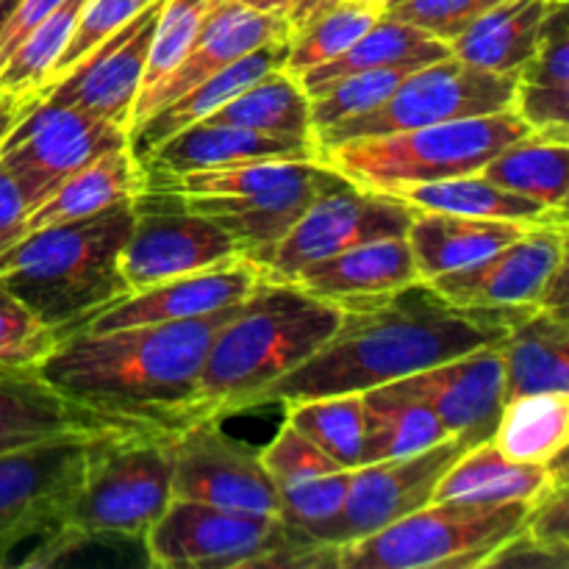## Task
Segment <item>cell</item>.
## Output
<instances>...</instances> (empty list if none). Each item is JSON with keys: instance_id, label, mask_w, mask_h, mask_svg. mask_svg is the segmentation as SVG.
<instances>
[{"instance_id": "1", "label": "cell", "mask_w": 569, "mask_h": 569, "mask_svg": "<svg viewBox=\"0 0 569 569\" xmlns=\"http://www.w3.org/2000/svg\"><path fill=\"white\" fill-rule=\"evenodd\" d=\"M522 306H456L428 281L342 309L317 353L261 392L259 406L387 387L470 350L500 345Z\"/></svg>"}, {"instance_id": "2", "label": "cell", "mask_w": 569, "mask_h": 569, "mask_svg": "<svg viewBox=\"0 0 569 569\" xmlns=\"http://www.w3.org/2000/svg\"><path fill=\"white\" fill-rule=\"evenodd\" d=\"M242 303L176 322L76 331L37 367L72 403L126 426L176 433L206 420L198 383L211 339Z\"/></svg>"}, {"instance_id": "3", "label": "cell", "mask_w": 569, "mask_h": 569, "mask_svg": "<svg viewBox=\"0 0 569 569\" xmlns=\"http://www.w3.org/2000/svg\"><path fill=\"white\" fill-rule=\"evenodd\" d=\"M339 320L342 309L331 300L261 278L209 345L198 383L206 420L259 406L261 392L317 353Z\"/></svg>"}, {"instance_id": "4", "label": "cell", "mask_w": 569, "mask_h": 569, "mask_svg": "<svg viewBox=\"0 0 569 569\" xmlns=\"http://www.w3.org/2000/svg\"><path fill=\"white\" fill-rule=\"evenodd\" d=\"M133 226V200L81 220L28 231L0 253V287L28 306L59 339L87 326L100 309L131 295L120 250Z\"/></svg>"}, {"instance_id": "5", "label": "cell", "mask_w": 569, "mask_h": 569, "mask_svg": "<svg viewBox=\"0 0 569 569\" xmlns=\"http://www.w3.org/2000/svg\"><path fill=\"white\" fill-rule=\"evenodd\" d=\"M172 433L114 428L87 439V461L59 533L22 567L59 565L92 539H139L172 500Z\"/></svg>"}, {"instance_id": "6", "label": "cell", "mask_w": 569, "mask_h": 569, "mask_svg": "<svg viewBox=\"0 0 569 569\" xmlns=\"http://www.w3.org/2000/svg\"><path fill=\"white\" fill-rule=\"evenodd\" d=\"M528 131L533 128L506 109L415 131L348 139L320 148V161L353 187L395 194L415 183L472 176Z\"/></svg>"}, {"instance_id": "7", "label": "cell", "mask_w": 569, "mask_h": 569, "mask_svg": "<svg viewBox=\"0 0 569 569\" xmlns=\"http://www.w3.org/2000/svg\"><path fill=\"white\" fill-rule=\"evenodd\" d=\"M522 500H442L333 553L337 569H481L526 528Z\"/></svg>"}, {"instance_id": "8", "label": "cell", "mask_w": 569, "mask_h": 569, "mask_svg": "<svg viewBox=\"0 0 569 569\" xmlns=\"http://www.w3.org/2000/svg\"><path fill=\"white\" fill-rule=\"evenodd\" d=\"M148 565L159 569H300V553L278 515L170 500L144 533Z\"/></svg>"}, {"instance_id": "9", "label": "cell", "mask_w": 569, "mask_h": 569, "mask_svg": "<svg viewBox=\"0 0 569 569\" xmlns=\"http://www.w3.org/2000/svg\"><path fill=\"white\" fill-rule=\"evenodd\" d=\"M517 76L478 70L456 56L422 64L398 83L392 94L370 114L339 122L315 133L317 150L361 137L415 131L437 122L483 117L511 109Z\"/></svg>"}, {"instance_id": "10", "label": "cell", "mask_w": 569, "mask_h": 569, "mask_svg": "<svg viewBox=\"0 0 569 569\" xmlns=\"http://www.w3.org/2000/svg\"><path fill=\"white\" fill-rule=\"evenodd\" d=\"M89 437L72 433L0 453V567H9L22 545H37L33 556L59 533L81 483Z\"/></svg>"}, {"instance_id": "11", "label": "cell", "mask_w": 569, "mask_h": 569, "mask_svg": "<svg viewBox=\"0 0 569 569\" xmlns=\"http://www.w3.org/2000/svg\"><path fill=\"white\" fill-rule=\"evenodd\" d=\"M415 211V206L395 194L370 192L345 181L322 192L281 242L248 261L267 281H292L303 267L356 244L406 237Z\"/></svg>"}, {"instance_id": "12", "label": "cell", "mask_w": 569, "mask_h": 569, "mask_svg": "<svg viewBox=\"0 0 569 569\" xmlns=\"http://www.w3.org/2000/svg\"><path fill=\"white\" fill-rule=\"evenodd\" d=\"M239 256V244L214 220L189 209L181 194L148 187L133 198V226L120 250L131 292Z\"/></svg>"}, {"instance_id": "13", "label": "cell", "mask_w": 569, "mask_h": 569, "mask_svg": "<svg viewBox=\"0 0 569 569\" xmlns=\"http://www.w3.org/2000/svg\"><path fill=\"white\" fill-rule=\"evenodd\" d=\"M122 144H128V131L114 122L26 100L22 114L0 139V164L20 181L33 209L64 178Z\"/></svg>"}, {"instance_id": "14", "label": "cell", "mask_w": 569, "mask_h": 569, "mask_svg": "<svg viewBox=\"0 0 569 569\" xmlns=\"http://www.w3.org/2000/svg\"><path fill=\"white\" fill-rule=\"evenodd\" d=\"M467 448L470 445L465 439L450 437L422 453L372 461L353 470L342 509L317 533V548L326 550L331 567L337 548L370 537L431 503L439 478Z\"/></svg>"}, {"instance_id": "15", "label": "cell", "mask_w": 569, "mask_h": 569, "mask_svg": "<svg viewBox=\"0 0 569 569\" xmlns=\"http://www.w3.org/2000/svg\"><path fill=\"white\" fill-rule=\"evenodd\" d=\"M161 6L164 0H150L120 31L81 56L70 70L42 83L28 100L83 111L128 131Z\"/></svg>"}, {"instance_id": "16", "label": "cell", "mask_w": 569, "mask_h": 569, "mask_svg": "<svg viewBox=\"0 0 569 569\" xmlns=\"http://www.w3.org/2000/svg\"><path fill=\"white\" fill-rule=\"evenodd\" d=\"M220 420H198L170 437L172 500L278 515V483L259 453L222 433Z\"/></svg>"}, {"instance_id": "17", "label": "cell", "mask_w": 569, "mask_h": 569, "mask_svg": "<svg viewBox=\"0 0 569 569\" xmlns=\"http://www.w3.org/2000/svg\"><path fill=\"white\" fill-rule=\"evenodd\" d=\"M567 267V222L531 226L487 259L445 272L431 283L442 298L472 309L539 306Z\"/></svg>"}, {"instance_id": "18", "label": "cell", "mask_w": 569, "mask_h": 569, "mask_svg": "<svg viewBox=\"0 0 569 569\" xmlns=\"http://www.w3.org/2000/svg\"><path fill=\"white\" fill-rule=\"evenodd\" d=\"M437 415L448 437L489 442L506 406V367L498 345L470 350L437 367L389 383Z\"/></svg>"}, {"instance_id": "19", "label": "cell", "mask_w": 569, "mask_h": 569, "mask_svg": "<svg viewBox=\"0 0 569 569\" xmlns=\"http://www.w3.org/2000/svg\"><path fill=\"white\" fill-rule=\"evenodd\" d=\"M278 39H292V26L283 14L250 9V6L237 3V0H211L189 53L156 87V92L133 111L131 128L139 126L153 109L181 98L194 83L206 81L214 72L231 67L242 56L259 50L261 44L278 42Z\"/></svg>"}, {"instance_id": "20", "label": "cell", "mask_w": 569, "mask_h": 569, "mask_svg": "<svg viewBox=\"0 0 569 569\" xmlns=\"http://www.w3.org/2000/svg\"><path fill=\"white\" fill-rule=\"evenodd\" d=\"M259 281V270L244 256H239V259L222 261V264L206 267V270L189 272V276L137 289L117 303L100 309L83 326V331L192 320V317H203L217 309H226V306L242 303Z\"/></svg>"}, {"instance_id": "21", "label": "cell", "mask_w": 569, "mask_h": 569, "mask_svg": "<svg viewBox=\"0 0 569 569\" xmlns=\"http://www.w3.org/2000/svg\"><path fill=\"white\" fill-rule=\"evenodd\" d=\"M264 159H320V150L315 139L270 137L242 126L200 120L164 139L142 161V170L148 176V187H159L189 172L226 170Z\"/></svg>"}, {"instance_id": "22", "label": "cell", "mask_w": 569, "mask_h": 569, "mask_svg": "<svg viewBox=\"0 0 569 569\" xmlns=\"http://www.w3.org/2000/svg\"><path fill=\"white\" fill-rule=\"evenodd\" d=\"M339 183H345V178L326 164L315 178L270 189V192L209 194V198H183V203L214 220L239 244L244 259H253L281 242L292 231L295 222L303 217V211L322 192Z\"/></svg>"}, {"instance_id": "23", "label": "cell", "mask_w": 569, "mask_h": 569, "mask_svg": "<svg viewBox=\"0 0 569 569\" xmlns=\"http://www.w3.org/2000/svg\"><path fill=\"white\" fill-rule=\"evenodd\" d=\"M126 426L61 398L37 367H0V453L72 433H100Z\"/></svg>"}, {"instance_id": "24", "label": "cell", "mask_w": 569, "mask_h": 569, "mask_svg": "<svg viewBox=\"0 0 569 569\" xmlns=\"http://www.w3.org/2000/svg\"><path fill=\"white\" fill-rule=\"evenodd\" d=\"M420 281L406 237L372 239L303 267L289 283L350 309Z\"/></svg>"}, {"instance_id": "25", "label": "cell", "mask_w": 569, "mask_h": 569, "mask_svg": "<svg viewBox=\"0 0 569 569\" xmlns=\"http://www.w3.org/2000/svg\"><path fill=\"white\" fill-rule=\"evenodd\" d=\"M289 53V39H278V42L261 44L253 53L242 56L239 61H233L226 70L214 72L206 81L194 83L192 89L176 98L172 103L159 106V109L150 111L139 126H133L128 131V148L137 156V161L142 164L156 148H159L164 139H170L172 133H178L181 128L194 126V122L206 120L209 114H214L220 106H226L233 94L242 92L248 83H253L256 78L267 76L272 70H281L283 61Z\"/></svg>"}, {"instance_id": "26", "label": "cell", "mask_w": 569, "mask_h": 569, "mask_svg": "<svg viewBox=\"0 0 569 569\" xmlns=\"http://www.w3.org/2000/svg\"><path fill=\"white\" fill-rule=\"evenodd\" d=\"M498 348L506 367V400L569 392L567 311L522 306Z\"/></svg>"}, {"instance_id": "27", "label": "cell", "mask_w": 569, "mask_h": 569, "mask_svg": "<svg viewBox=\"0 0 569 569\" xmlns=\"http://www.w3.org/2000/svg\"><path fill=\"white\" fill-rule=\"evenodd\" d=\"M559 481H567V456L550 461V465H520V461L506 459L492 442H481L467 448L445 470L433 489L431 503H442V500H476V503L522 500V503H533L545 489Z\"/></svg>"}, {"instance_id": "28", "label": "cell", "mask_w": 569, "mask_h": 569, "mask_svg": "<svg viewBox=\"0 0 569 569\" xmlns=\"http://www.w3.org/2000/svg\"><path fill=\"white\" fill-rule=\"evenodd\" d=\"M526 228L531 226L417 209L406 231V242H409L420 281H433L445 272L487 259L495 250L520 237Z\"/></svg>"}, {"instance_id": "29", "label": "cell", "mask_w": 569, "mask_h": 569, "mask_svg": "<svg viewBox=\"0 0 569 569\" xmlns=\"http://www.w3.org/2000/svg\"><path fill=\"white\" fill-rule=\"evenodd\" d=\"M556 3L559 0H500L450 42V56L478 70L517 76L531 59Z\"/></svg>"}, {"instance_id": "30", "label": "cell", "mask_w": 569, "mask_h": 569, "mask_svg": "<svg viewBox=\"0 0 569 569\" xmlns=\"http://www.w3.org/2000/svg\"><path fill=\"white\" fill-rule=\"evenodd\" d=\"M144 189H148V176L131 148L122 144L64 178L42 203L28 211L26 228L37 231L56 222L81 220L122 200H133Z\"/></svg>"}, {"instance_id": "31", "label": "cell", "mask_w": 569, "mask_h": 569, "mask_svg": "<svg viewBox=\"0 0 569 569\" xmlns=\"http://www.w3.org/2000/svg\"><path fill=\"white\" fill-rule=\"evenodd\" d=\"M569 11L567 0L550 9L531 59L515 81L511 111L533 131L569 128Z\"/></svg>"}, {"instance_id": "32", "label": "cell", "mask_w": 569, "mask_h": 569, "mask_svg": "<svg viewBox=\"0 0 569 569\" xmlns=\"http://www.w3.org/2000/svg\"><path fill=\"white\" fill-rule=\"evenodd\" d=\"M478 172L500 189L567 211L569 131L567 128L528 131L526 137L492 156Z\"/></svg>"}, {"instance_id": "33", "label": "cell", "mask_w": 569, "mask_h": 569, "mask_svg": "<svg viewBox=\"0 0 569 569\" xmlns=\"http://www.w3.org/2000/svg\"><path fill=\"white\" fill-rule=\"evenodd\" d=\"M395 198L406 200V203L420 211H448V214L517 222V226H556V222H567V211L550 209V206L537 203V200H528L522 194L509 192V189H500L498 183L487 181L481 172L415 183V187L398 189Z\"/></svg>"}, {"instance_id": "34", "label": "cell", "mask_w": 569, "mask_h": 569, "mask_svg": "<svg viewBox=\"0 0 569 569\" xmlns=\"http://www.w3.org/2000/svg\"><path fill=\"white\" fill-rule=\"evenodd\" d=\"M445 56H450V48L433 39L431 33L381 14L345 53L306 72L300 83H303L306 94L315 98L328 83L339 81L350 72L378 70V67H422L445 59Z\"/></svg>"}, {"instance_id": "35", "label": "cell", "mask_w": 569, "mask_h": 569, "mask_svg": "<svg viewBox=\"0 0 569 569\" xmlns=\"http://www.w3.org/2000/svg\"><path fill=\"white\" fill-rule=\"evenodd\" d=\"M365 398V456L361 465L422 453L450 439L431 409L395 387H376Z\"/></svg>"}, {"instance_id": "36", "label": "cell", "mask_w": 569, "mask_h": 569, "mask_svg": "<svg viewBox=\"0 0 569 569\" xmlns=\"http://www.w3.org/2000/svg\"><path fill=\"white\" fill-rule=\"evenodd\" d=\"M569 392L522 395L506 400L489 442L520 465H550L567 456Z\"/></svg>"}, {"instance_id": "37", "label": "cell", "mask_w": 569, "mask_h": 569, "mask_svg": "<svg viewBox=\"0 0 569 569\" xmlns=\"http://www.w3.org/2000/svg\"><path fill=\"white\" fill-rule=\"evenodd\" d=\"M206 122H228L270 137L315 139L311 98L303 83L287 70H272L233 94L226 106L206 117Z\"/></svg>"}, {"instance_id": "38", "label": "cell", "mask_w": 569, "mask_h": 569, "mask_svg": "<svg viewBox=\"0 0 569 569\" xmlns=\"http://www.w3.org/2000/svg\"><path fill=\"white\" fill-rule=\"evenodd\" d=\"M287 422L309 437L322 453L331 456L342 470H359L365 456V398L353 395H322L292 400Z\"/></svg>"}, {"instance_id": "39", "label": "cell", "mask_w": 569, "mask_h": 569, "mask_svg": "<svg viewBox=\"0 0 569 569\" xmlns=\"http://www.w3.org/2000/svg\"><path fill=\"white\" fill-rule=\"evenodd\" d=\"M381 14V6H372L367 0H337L295 28L283 70L300 81L309 70L345 53Z\"/></svg>"}, {"instance_id": "40", "label": "cell", "mask_w": 569, "mask_h": 569, "mask_svg": "<svg viewBox=\"0 0 569 569\" xmlns=\"http://www.w3.org/2000/svg\"><path fill=\"white\" fill-rule=\"evenodd\" d=\"M83 3L87 0H64L11 50L9 59L0 64V94L28 100L42 87L50 67L56 64L61 50L70 42V33L76 28Z\"/></svg>"}, {"instance_id": "41", "label": "cell", "mask_w": 569, "mask_h": 569, "mask_svg": "<svg viewBox=\"0 0 569 569\" xmlns=\"http://www.w3.org/2000/svg\"><path fill=\"white\" fill-rule=\"evenodd\" d=\"M411 70L417 67H378V70L350 72V76L328 83L320 94L311 98L315 133L376 111Z\"/></svg>"}, {"instance_id": "42", "label": "cell", "mask_w": 569, "mask_h": 569, "mask_svg": "<svg viewBox=\"0 0 569 569\" xmlns=\"http://www.w3.org/2000/svg\"><path fill=\"white\" fill-rule=\"evenodd\" d=\"M211 0H164L159 11V20H156L153 39H150L148 50V64H144L142 76V89H139V98L133 103V111L156 92L161 81L176 70L183 61V56L192 48L194 37L200 31V22H203L206 9H209ZM133 120V114H131Z\"/></svg>"}, {"instance_id": "43", "label": "cell", "mask_w": 569, "mask_h": 569, "mask_svg": "<svg viewBox=\"0 0 569 569\" xmlns=\"http://www.w3.org/2000/svg\"><path fill=\"white\" fill-rule=\"evenodd\" d=\"M56 345L59 333L0 287V367H39Z\"/></svg>"}, {"instance_id": "44", "label": "cell", "mask_w": 569, "mask_h": 569, "mask_svg": "<svg viewBox=\"0 0 569 569\" xmlns=\"http://www.w3.org/2000/svg\"><path fill=\"white\" fill-rule=\"evenodd\" d=\"M259 459L261 465H264V470L272 476V481L278 483V489L342 470L331 456L322 453V450L317 448L309 437H303L292 422H283L281 431H278L276 439L261 450Z\"/></svg>"}, {"instance_id": "45", "label": "cell", "mask_w": 569, "mask_h": 569, "mask_svg": "<svg viewBox=\"0 0 569 569\" xmlns=\"http://www.w3.org/2000/svg\"><path fill=\"white\" fill-rule=\"evenodd\" d=\"M148 3L150 0H87L81 14H78L76 28H72L70 33V42L61 50L56 64L50 67L44 83L53 81V78L61 76L64 70H70L81 56H87L89 50L98 48L103 39H109L111 33L120 31V28Z\"/></svg>"}, {"instance_id": "46", "label": "cell", "mask_w": 569, "mask_h": 569, "mask_svg": "<svg viewBox=\"0 0 569 569\" xmlns=\"http://www.w3.org/2000/svg\"><path fill=\"white\" fill-rule=\"evenodd\" d=\"M495 3L500 0H389L383 14L420 28L450 48V42Z\"/></svg>"}, {"instance_id": "47", "label": "cell", "mask_w": 569, "mask_h": 569, "mask_svg": "<svg viewBox=\"0 0 569 569\" xmlns=\"http://www.w3.org/2000/svg\"><path fill=\"white\" fill-rule=\"evenodd\" d=\"M526 533L553 553L556 559L569 565V517H567V481L553 483L545 489L531 506L526 517Z\"/></svg>"}, {"instance_id": "48", "label": "cell", "mask_w": 569, "mask_h": 569, "mask_svg": "<svg viewBox=\"0 0 569 569\" xmlns=\"http://www.w3.org/2000/svg\"><path fill=\"white\" fill-rule=\"evenodd\" d=\"M28 211H31V200L26 189L0 164V253L28 233Z\"/></svg>"}, {"instance_id": "49", "label": "cell", "mask_w": 569, "mask_h": 569, "mask_svg": "<svg viewBox=\"0 0 569 569\" xmlns=\"http://www.w3.org/2000/svg\"><path fill=\"white\" fill-rule=\"evenodd\" d=\"M61 3H64V0H20V3L14 6V11H11L9 20H6L3 33H0V64H3V61L9 59L11 50H14L17 44H20L22 39L50 14V11L59 9Z\"/></svg>"}, {"instance_id": "50", "label": "cell", "mask_w": 569, "mask_h": 569, "mask_svg": "<svg viewBox=\"0 0 569 569\" xmlns=\"http://www.w3.org/2000/svg\"><path fill=\"white\" fill-rule=\"evenodd\" d=\"M331 3H337V0H289V9H287V22L295 28L303 26L306 20H311L315 14H320L322 9H328Z\"/></svg>"}, {"instance_id": "51", "label": "cell", "mask_w": 569, "mask_h": 569, "mask_svg": "<svg viewBox=\"0 0 569 569\" xmlns=\"http://www.w3.org/2000/svg\"><path fill=\"white\" fill-rule=\"evenodd\" d=\"M22 109H26V100L9 98V94H6V98L0 100V139H3L6 131H9V128L14 126L17 117L22 114Z\"/></svg>"}, {"instance_id": "52", "label": "cell", "mask_w": 569, "mask_h": 569, "mask_svg": "<svg viewBox=\"0 0 569 569\" xmlns=\"http://www.w3.org/2000/svg\"><path fill=\"white\" fill-rule=\"evenodd\" d=\"M237 3L250 6V9L259 11H272V14H287L289 0H237Z\"/></svg>"}, {"instance_id": "53", "label": "cell", "mask_w": 569, "mask_h": 569, "mask_svg": "<svg viewBox=\"0 0 569 569\" xmlns=\"http://www.w3.org/2000/svg\"><path fill=\"white\" fill-rule=\"evenodd\" d=\"M17 3H20V0H0V33H3L6 20L11 17V11H14Z\"/></svg>"}, {"instance_id": "54", "label": "cell", "mask_w": 569, "mask_h": 569, "mask_svg": "<svg viewBox=\"0 0 569 569\" xmlns=\"http://www.w3.org/2000/svg\"><path fill=\"white\" fill-rule=\"evenodd\" d=\"M367 3H372V6H381V9H383V6H387L389 0H367Z\"/></svg>"}, {"instance_id": "55", "label": "cell", "mask_w": 569, "mask_h": 569, "mask_svg": "<svg viewBox=\"0 0 569 569\" xmlns=\"http://www.w3.org/2000/svg\"><path fill=\"white\" fill-rule=\"evenodd\" d=\"M6 98V94H0V100H3Z\"/></svg>"}]
</instances>
